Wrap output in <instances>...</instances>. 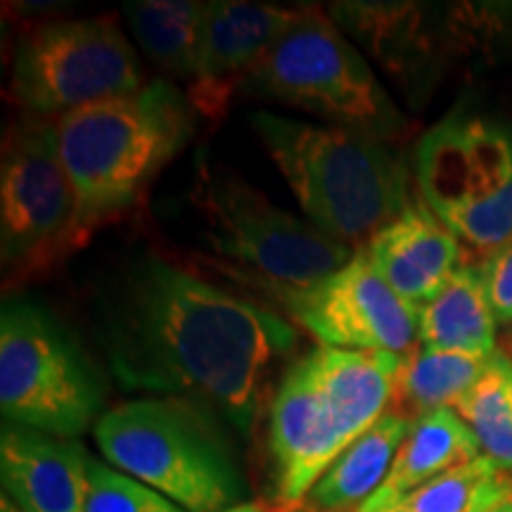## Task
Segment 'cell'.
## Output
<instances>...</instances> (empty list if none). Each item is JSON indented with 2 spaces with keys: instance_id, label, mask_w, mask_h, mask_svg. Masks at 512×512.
<instances>
[{
  "instance_id": "1",
  "label": "cell",
  "mask_w": 512,
  "mask_h": 512,
  "mask_svg": "<svg viewBox=\"0 0 512 512\" xmlns=\"http://www.w3.org/2000/svg\"><path fill=\"white\" fill-rule=\"evenodd\" d=\"M98 339L126 392L183 396L249 434L297 328L162 256L131 259L98 297Z\"/></svg>"
},
{
  "instance_id": "2",
  "label": "cell",
  "mask_w": 512,
  "mask_h": 512,
  "mask_svg": "<svg viewBox=\"0 0 512 512\" xmlns=\"http://www.w3.org/2000/svg\"><path fill=\"white\" fill-rule=\"evenodd\" d=\"M401 356L316 347L278 382L268 411L275 512L299 510L328 467L384 413Z\"/></svg>"
},
{
  "instance_id": "3",
  "label": "cell",
  "mask_w": 512,
  "mask_h": 512,
  "mask_svg": "<svg viewBox=\"0 0 512 512\" xmlns=\"http://www.w3.org/2000/svg\"><path fill=\"white\" fill-rule=\"evenodd\" d=\"M197 107L169 81L57 119L76 195V242L136 207L159 171L190 143Z\"/></svg>"
},
{
  "instance_id": "4",
  "label": "cell",
  "mask_w": 512,
  "mask_h": 512,
  "mask_svg": "<svg viewBox=\"0 0 512 512\" xmlns=\"http://www.w3.org/2000/svg\"><path fill=\"white\" fill-rule=\"evenodd\" d=\"M252 128L313 226L363 249L411 204L408 169L366 133L256 112Z\"/></svg>"
},
{
  "instance_id": "5",
  "label": "cell",
  "mask_w": 512,
  "mask_h": 512,
  "mask_svg": "<svg viewBox=\"0 0 512 512\" xmlns=\"http://www.w3.org/2000/svg\"><path fill=\"white\" fill-rule=\"evenodd\" d=\"M221 413L183 396L119 403L95 425L107 463L185 512H223L247 494Z\"/></svg>"
},
{
  "instance_id": "6",
  "label": "cell",
  "mask_w": 512,
  "mask_h": 512,
  "mask_svg": "<svg viewBox=\"0 0 512 512\" xmlns=\"http://www.w3.org/2000/svg\"><path fill=\"white\" fill-rule=\"evenodd\" d=\"M105 382L46 306L8 297L0 309V411L10 425L79 439L98 425Z\"/></svg>"
},
{
  "instance_id": "7",
  "label": "cell",
  "mask_w": 512,
  "mask_h": 512,
  "mask_svg": "<svg viewBox=\"0 0 512 512\" xmlns=\"http://www.w3.org/2000/svg\"><path fill=\"white\" fill-rule=\"evenodd\" d=\"M242 88L384 143L406 128L370 64L332 17L313 8L256 62Z\"/></svg>"
},
{
  "instance_id": "8",
  "label": "cell",
  "mask_w": 512,
  "mask_h": 512,
  "mask_svg": "<svg viewBox=\"0 0 512 512\" xmlns=\"http://www.w3.org/2000/svg\"><path fill=\"white\" fill-rule=\"evenodd\" d=\"M422 202L460 245L484 259L512 242V128L460 114L437 124L415 147Z\"/></svg>"
},
{
  "instance_id": "9",
  "label": "cell",
  "mask_w": 512,
  "mask_h": 512,
  "mask_svg": "<svg viewBox=\"0 0 512 512\" xmlns=\"http://www.w3.org/2000/svg\"><path fill=\"white\" fill-rule=\"evenodd\" d=\"M192 202L207 223L211 247L238 264L240 273L268 283L316 285L356 254L216 162H202Z\"/></svg>"
},
{
  "instance_id": "10",
  "label": "cell",
  "mask_w": 512,
  "mask_h": 512,
  "mask_svg": "<svg viewBox=\"0 0 512 512\" xmlns=\"http://www.w3.org/2000/svg\"><path fill=\"white\" fill-rule=\"evenodd\" d=\"M136 48L114 17L64 19L19 38L12 95L31 117L60 119L145 88Z\"/></svg>"
},
{
  "instance_id": "11",
  "label": "cell",
  "mask_w": 512,
  "mask_h": 512,
  "mask_svg": "<svg viewBox=\"0 0 512 512\" xmlns=\"http://www.w3.org/2000/svg\"><path fill=\"white\" fill-rule=\"evenodd\" d=\"M76 242V195L64 169L57 119L29 117L12 128L0 169V256L29 271Z\"/></svg>"
},
{
  "instance_id": "12",
  "label": "cell",
  "mask_w": 512,
  "mask_h": 512,
  "mask_svg": "<svg viewBox=\"0 0 512 512\" xmlns=\"http://www.w3.org/2000/svg\"><path fill=\"white\" fill-rule=\"evenodd\" d=\"M259 283L320 347L344 351H382L406 356L420 344L418 306L408 304L384 283L366 249H356L349 264L309 287H287L245 275Z\"/></svg>"
},
{
  "instance_id": "13",
  "label": "cell",
  "mask_w": 512,
  "mask_h": 512,
  "mask_svg": "<svg viewBox=\"0 0 512 512\" xmlns=\"http://www.w3.org/2000/svg\"><path fill=\"white\" fill-rule=\"evenodd\" d=\"M304 10L280 8L271 3L245 0H211L204 12L200 62L195 86L200 93L192 98L197 110L219 114L226 105V91L252 72L256 62L290 31Z\"/></svg>"
},
{
  "instance_id": "14",
  "label": "cell",
  "mask_w": 512,
  "mask_h": 512,
  "mask_svg": "<svg viewBox=\"0 0 512 512\" xmlns=\"http://www.w3.org/2000/svg\"><path fill=\"white\" fill-rule=\"evenodd\" d=\"M88 456L79 439H57L5 422L0 479L22 512H86Z\"/></svg>"
},
{
  "instance_id": "15",
  "label": "cell",
  "mask_w": 512,
  "mask_h": 512,
  "mask_svg": "<svg viewBox=\"0 0 512 512\" xmlns=\"http://www.w3.org/2000/svg\"><path fill=\"white\" fill-rule=\"evenodd\" d=\"M363 249L384 283L418 309L432 302L463 266V245L425 202L408 204Z\"/></svg>"
},
{
  "instance_id": "16",
  "label": "cell",
  "mask_w": 512,
  "mask_h": 512,
  "mask_svg": "<svg viewBox=\"0 0 512 512\" xmlns=\"http://www.w3.org/2000/svg\"><path fill=\"white\" fill-rule=\"evenodd\" d=\"M408 430L411 422L406 418L392 411L384 413L328 467L311 489L304 508L313 512H358L387 482Z\"/></svg>"
},
{
  "instance_id": "17",
  "label": "cell",
  "mask_w": 512,
  "mask_h": 512,
  "mask_svg": "<svg viewBox=\"0 0 512 512\" xmlns=\"http://www.w3.org/2000/svg\"><path fill=\"white\" fill-rule=\"evenodd\" d=\"M479 456L482 448L475 434L453 408L422 415L411 422V430L396 453L387 482L370 501L396 503L418 486Z\"/></svg>"
},
{
  "instance_id": "18",
  "label": "cell",
  "mask_w": 512,
  "mask_h": 512,
  "mask_svg": "<svg viewBox=\"0 0 512 512\" xmlns=\"http://www.w3.org/2000/svg\"><path fill=\"white\" fill-rule=\"evenodd\" d=\"M498 320L486 297L479 266L463 264L444 290L418 309L420 344L491 356Z\"/></svg>"
},
{
  "instance_id": "19",
  "label": "cell",
  "mask_w": 512,
  "mask_h": 512,
  "mask_svg": "<svg viewBox=\"0 0 512 512\" xmlns=\"http://www.w3.org/2000/svg\"><path fill=\"white\" fill-rule=\"evenodd\" d=\"M486 361L489 356L418 344L411 354L401 356L389 411L413 422L453 408L482 375Z\"/></svg>"
},
{
  "instance_id": "20",
  "label": "cell",
  "mask_w": 512,
  "mask_h": 512,
  "mask_svg": "<svg viewBox=\"0 0 512 512\" xmlns=\"http://www.w3.org/2000/svg\"><path fill=\"white\" fill-rule=\"evenodd\" d=\"M207 3L197 0H133L124 3L133 36L157 67L178 79H197Z\"/></svg>"
},
{
  "instance_id": "21",
  "label": "cell",
  "mask_w": 512,
  "mask_h": 512,
  "mask_svg": "<svg viewBox=\"0 0 512 512\" xmlns=\"http://www.w3.org/2000/svg\"><path fill=\"white\" fill-rule=\"evenodd\" d=\"M453 411L475 434L482 456L512 475V356L494 351Z\"/></svg>"
},
{
  "instance_id": "22",
  "label": "cell",
  "mask_w": 512,
  "mask_h": 512,
  "mask_svg": "<svg viewBox=\"0 0 512 512\" xmlns=\"http://www.w3.org/2000/svg\"><path fill=\"white\" fill-rule=\"evenodd\" d=\"M512 494V475L479 456L399 498L408 512H491Z\"/></svg>"
},
{
  "instance_id": "23",
  "label": "cell",
  "mask_w": 512,
  "mask_h": 512,
  "mask_svg": "<svg viewBox=\"0 0 512 512\" xmlns=\"http://www.w3.org/2000/svg\"><path fill=\"white\" fill-rule=\"evenodd\" d=\"M86 512H185L117 467L88 456Z\"/></svg>"
},
{
  "instance_id": "24",
  "label": "cell",
  "mask_w": 512,
  "mask_h": 512,
  "mask_svg": "<svg viewBox=\"0 0 512 512\" xmlns=\"http://www.w3.org/2000/svg\"><path fill=\"white\" fill-rule=\"evenodd\" d=\"M479 275L498 325H512V242L486 256Z\"/></svg>"
},
{
  "instance_id": "25",
  "label": "cell",
  "mask_w": 512,
  "mask_h": 512,
  "mask_svg": "<svg viewBox=\"0 0 512 512\" xmlns=\"http://www.w3.org/2000/svg\"><path fill=\"white\" fill-rule=\"evenodd\" d=\"M358 512H408L403 510L399 503H377V501H368L366 505H361Z\"/></svg>"
},
{
  "instance_id": "26",
  "label": "cell",
  "mask_w": 512,
  "mask_h": 512,
  "mask_svg": "<svg viewBox=\"0 0 512 512\" xmlns=\"http://www.w3.org/2000/svg\"><path fill=\"white\" fill-rule=\"evenodd\" d=\"M223 512H275L271 505H264V503H240V505H233V508L223 510Z\"/></svg>"
},
{
  "instance_id": "27",
  "label": "cell",
  "mask_w": 512,
  "mask_h": 512,
  "mask_svg": "<svg viewBox=\"0 0 512 512\" xmlns=\"http://www.w3.org/2000/svg\"><path fill=\"white\" fill-rule=\"evenodd\" d=\"M0 512H22V510L17 508L15 501H12L8 494H3L0 496Z\"/></svg>"
},
{
  "instance_id": "28",
  "label": "cell",
  "mask_w": 512,
  "mask_h": 512,
  "mask_svg": "<svg viewBox=\"0 0 512 512\" xmlns=\"http://www.w3.org/2000/svg\"><path fill=\"white\" fill-rule=\"evenodd\" d=\"M491 512H512V494H510L508 498H505V501H503L501 505H498L496 510H491Z\"/></svg>"
},
{
  "instance_id": "29",
  "label": "cell",
  "mask_w": 512,
  "mask_h": 512,
  "mask_svg": "<svg viewBox=\"0 0 512 512\" xmlns=\"http://www.w3.org/2000/svg\"><path fill=\"white\" fill-rule=\"evenodd\" d=\"M294 512H313V510H309V508H304V505H302V508H299V510H294Z\"/></svg>"
},
{
  "instance_id": "30",
  "label": "cell",
  "mask_w": 512,
  "mask_h": 512,
  "mask_svg": "<svg viewBox=\"0 0 512 512\" xmlns=\"http://www.w3.org/2000/svg\"><path fill=\"white\" fill-rule=\"evenodd\" d=\"M510 356H512V335H510Z\"/></svg>"
}]
</instances>
